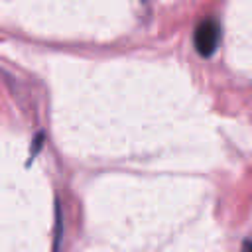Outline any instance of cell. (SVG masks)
Segmentation results:
<instances>
[{
  "label": "cell",
  "mask_w": 252,
  "mask_h": 252,
  "mask_svg": "<svg viewBox=\"0 0 252 252\" xmlns=\"http://www.w3.org/2000/svg\"><path fill=\"white\" fill-rule=\"evenodd\" d=\"M242 252H252V240H248V242L242 244Z\"/></svg>",
  "instance_id": "2"
},
{
  "label": "cell",
  "mask_w": 252,
  "mask_h": 252,
  "mask_svg": "<svg viewBox=\"0 0 252 252\" xmlns=\"http://www.w3.org/2000/svg\"><path fill=\"white\" fill-rule=\"evenodd\" d=\"M195 49L199 51V55L203 57H211L217 47H219V39H220V26L217 20L207 18L203 20L197 28H195Z\"/></svg>",
  "instance_id": "1"
}]
</instances>
